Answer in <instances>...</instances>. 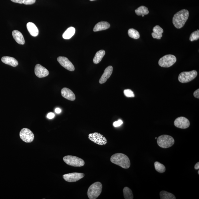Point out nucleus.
I'll use <instances>...</instances> for the list:
<instances>
[{
	"mask_svg": "<svg viewBox=\"0 0 199 199\" xmlns=\"http://www.w3.org/2000/svg\"><path fill=\"white\" fill-rule=\"evenodd\" d=\"M189 16V11L183 9L176 13L173 18V23L174 27L178 29L183 27L188 19Z\"/></svg>",
	"mask_w": 199,
	"mask_h": 199,
	"instance_id": "1",
	"label": "nucleus"
},
{
	"mask_svg": "<svg viewBox=\"0 0 199 199\" xmlns=\"http://www.w3.org/2000/svg\"><path fill=\"white\" fill-rule=\"evenodd\" d=\"M110 161L114 164L125 169L129 168L131 165L129 157L122 153H117L113 155L111 157Z\"/></svg>",
	"mask_w": 199,
	"mask_h": 199,
	"instance_id": "2",
	"label": "nucleus"
},
{
	"mask_svg": "<svg viewBox=\"0 0 199 199\" xmlns=\"http://www.w3.org/2000/svg\"><path fill=\"white\" fill-rule=\"evenodd\" d=\"M102 184L100 182H95L92 184L87 191V196L90 199L97 198L102 192Z\"/></svg>",
	"mask_w": 199,
	"mask_h": 199,
	"instance_id": "3",
	"label": "nucleus"
},
{
	"mask_svg": "<svg viewBox=\"0 0 199 199\" xmlns=\"http://www.w3.org/2000/svg\"><path fill=\"white\" fill-rule=\"evenodd\" d=\"M174 139L171 136L163 135L160 136L157 139V144L160 147L168 148L174 144Z\"/></svg>",
	"mask_w": 199,
	"mask_h": 199,
	"instance_id": "4",
	"label": "nucleus"
},
{
	"mask_svg": "<svg viewBox=\"0 0 199 199\" xmlns=\"http://www.w3.org/2000/svg\"><path fill=\"white\" fill-rule=\"evenodd\" d=\"M63 161L68 165L76 167L83 166L85 164L82 159L71 155L65 156L63 158Z\"/></svg>",
	"mask_w": 199,
	"mask_h": 199,
	"instance_id": "5",
	"label": "nucleus"
},
{
	"mask_svg": "<svg viewBox=\"0 0 199 199\" xmlns=\"http://www.w3.org/2000/svg\"><path fill=\"white\" fill-rule=\"evenodd\" d=\"M197 72L196 70L182 72L178 76V80L181 83L189 82L194 80L197 76Z\"/></svg>",
	"mask_w": 199,
	"mask_h": 199,
	"instance_id": "6",
	"label": "nucleus"
},
{
	"mask_svg": "<svg viewBox=\"0 0 199 199\" xmlns=\"http://www.w3.org/2000/svg\"><path fill=\"white\" fill-rule=\"evenodd\" d=\"M176 58L173 55H167L159 59V65L160 66L164 68H169L172 66L176 62Z\"/></svg>",
	"mask_w": 199,
	"mask_h": 199,
	"instance_id": "7",
	"label": "nucleus"
},
{
	"mask_svg": "<svg viewBox=\"0 0 199 199\" xmlns=\"http://www.w3.org/2000/svg\"><path fill=\"white\" fill-rule=\"evenodd\" d=\"M20 138L24 142L31 143L34 140V136L33 132L27 128L22 129L20 133Z\"/></svg>",
	"mask_w": 199,
	"mask_h": 199,
	"instance_id": "8",
	"label": "nucleus"
},
{
	"mask_svg": "<svg viewBox=\"0 0 199 199\" xmlns=\"http://www.w3.org/2000/svg\"><path fill=\"white\" fill-rule=\"evenodd\" d=\"M88 138L96 144L103 145L107 144V141L103 135L98 133H90L88 135Z\"/></svg>",
	"mask_w": 199,
	"mask_h": 199,
	"instance_id": "9",
	"label": "nucleus"
},
{
	"mask_svg": "<svg viewBox=\"0 0 199 199\" xmlns=\"http://www.w3.org/2000/svg\"><path fill=\"white\" fill-rule=\"evenodd\" d=\"M84 176L85 174L82 173H73L64 175L63 178L66 181L71 183L79 181Z\"/></svg>",
	"mask_w": 199,
	"mask_h": 199,
	"instance_id": "10",
	"label": "nucleus"
},
{
	"mask_svg": "<svg viewBox=\"0 0 199 199\" xmlns=\"http://www.w3.org/2000/svg\"><path fill=\"white\" fill-rule=\"evenodd\" d=\"M57 61L63 67L70 71H74L75 68L72 63L67 58L64 57H59L57 58Z\"/></svg>",
	"mask_w": 199,
	"mask_h": 199,
	"instance_id": "11",
	"label": "nucleus"
},
{
	"mask_svg": "<svg viewBox=\"0 0 199 199\" xmlns=\"http://www.w3.org/2000/svg\"><path fill=\"white\" fill-rule=\"evenodd\" d=\"M174 125L181 129H186L190 125V122L187 118L181 117L176 118L174 121Z\"/></svg>",
	"mask_w": 199,
	"mask_h": 199,
	"instance_id": "12",
	"label": "nucleus"
},
{
	"mask_svg": "<svg viewBox=\"0 0 199 199\" xmlns=\"http://www.w3.org/2000/svg\"><path fill=\"white\" fill-rule=\"evenodd\" d=\"M35 74L37 77L42 78L47 77L49 74V72L44 67L38 64L35 66Z\"/></svg>",
	"mask_w": 199,
	"mask_h": 199,
	"instance_id": "13",
	"label": "nucleus"
},
{
	"mask_svg": "<svg viewBox=\"0 0 199 199\" xmlns=\"http://www.w3.org/2000/svg\"><path fill=\"white\" fill-rule=\"evenodd\" d=\"M61 94L63 97L70 101H74L76 99L75 94L73 92L66 87H64L61 90Z\"/></svg>",
	"mask_w": 199,
	"mask_h": 199,
	"instance_id": "14",
	"label": "nucleus"
},
{
	"mask_svg": "<svg viewBox=\"0 0 199 199\" xmlns=\"http://www.w3.org/2000/svg\"><path fill=\"white\" fill-rule=\"evenodd\" d=\"M113 71V67L111 66H108L105 70L103 75L100 78L99 80V83L100 84L105 83L112 75Z\"/></svg>",
	"mask_w": 199,
	"mask_h": 199,
	"instance_id": "15",
	"label": "nucleus"
},
{
	"mask_svg": "<svg viewBox=\"0 0 199 199\" xmlns=\"http://www.w3.org/2000/svg\"><path fill=\"white\" fill-rule=\"evenodd\" d=\"M13 38L18 44L23 45L25 44V40L22 33L18 30H15L12 31Z\"/></svg>",
	"mask_w": 199,
	"mask_h": 199,
	"instance_id": "16",
	"label": "nucleus"
},
{
	"mask_svg": "<svg viewBox=\"0 0 199 199\" xmlns=\"http://www.w3.org/2000/svg\"><path fill=\"white\" fill-rule=\"evenodd\" d=\"M1 61L4 64L13 67H16L18 65V61L14 58L12 57H3L1 59Z\"/></svg>",
	"mask_w": 199,
	"mask_h": 199,
	"instance_id": "17",
	"label": "nucleus"
},
{
	"mask_svg": "<svg viewBox=\"0 0 199 199\" xmlns=\"http://www.w3.org/2000/svg\"><path fill=\"white\" fill-rule=\"evenodd\" d=\"M110 27V24L106 22H99L95 26L94 29V32L105 30L109 28Z\"/></svg>",
	"mask_w": 199,
	"mask_h": 199,
	"instance_id": "18",
	"label": "nucleus"
},
{
	"mask_svg": "<svg viewBox=\"0 0 199 199\" xmlns=\"http://www.w3.org/2000/svg\"><path fill=\"white\" fill-rule=\"evenodd\" d=\"M27 28L28 31L31 36L33 37L38 36L39 33L38 30L34 23L32 22H29L27 24Z\"/></svg>",
	"mask_w": 199,
	"mask_h": 199,
	"instance_id": "19",
	"label": "nucleus"
},
{
	"mask_svg": "<svg viewBox=\"0 0 199 199\" xmlns=\"http://www.w3.org/2000/svg\"><path fill=\"white\" fill-rule=\"evenodd\" d=\"M153 33H152V37L153 38L161 39L162 37V33L163 32V30L159 25L156 26L153 29Z\"/></svg>",
	"mask_w": 199,
	"mask_h": 199,
	"instance_id": "20",
	"label": "nucleus"
},
{
	"mask_svg": "<svg viewBox=\"0 0 199 199\" xmlns=\"http://www.w3.org/2000/svg\"><path fill=\"white\" fill-rule=\"evenodd\" d=\"M75 33V28L70 27L68 28L63 34V38L66 40L70 39L74 36Z\"/></svg>",
	"mask_w": 199,
	"mask_h": 199,
	"instance_id": "21",
	"label": "nucleus"
},
{
	"mask_svg": "<svg viewBox=\"0 0 199 199\" xmlns=\"http://www.w3.org/2000/svg\"><path fill=\"white\" fill-rule=\"evenodd\" d=\"M105 55V50H101L97 52L94 58V60H93V62H94V64H98L101 62Z\"/></svg>",
	"mask_w": 199,
	"mask_h": 199,
	"instance_id": "22",
	"label": "nucleus"
},
{
	"mask_svg": "<svg viewBox=\"0 0 199 199\" xmlns=\"http://www.w3.org/2000/svg\"><path fill=\"white\" fill-rule=\"evenodd\" d=\"M135 12L137 16H142V15H145L148 14L149 13V11L147 7L144 6H142L136 9Z\"/></svg>",
	"mask_w": 199,
	"mask_h": 199,
	"instance_id": "23",
	"label": "nucleus"
},
{
	"mask_svg": "<svg viewBox=\"0 0 199 199\" xmlns=\"http://www.w3.org/2000/svg\"><path fill=\"white\" fill-rule=\"evenodd\" d=\"M160 198L161 199H176L174 195L165 191H162L160 193Z\"/></svg>",
	"mask_w": 199,
	"mask_h": 199,
	"instance_id": "24",
	"label": "nucleus"
},
{
	"mask_svg": "<svg viewBox=\"0 0 199 199\" xmlns=\"http://www.w3.org/2000/svg\"><path fill=\"white\" fill-rule=\"evenodd\" d=\"M124 196L125 199H133V192L131 189L128 187H124L123 190Z\"/></svg>",
	"mask_w": 199,
	"mask_h": 199,
	"instance_id": "25",
	"label": "nucleus"
},
{
	"mask_svg": "<svg viewBox=\"0 0 199 199\" xmlns=\"http://www.w3.org/2000/svg\"><path fill=\"white\" fill-rule=\"evenodd\" d=\"M128 34L130 38L134 39H137L140 38L138 31L133 29H130L128 30Z\"/></svg>",
	"mask_w": 199,
	"mask_h": 199,
	"instance_id": "26",
	"label": "nucleus"
},
{
	"mask_svg": "<svg viewBox=\"0 0 199 199\" xmlns=\"http://www.w3.org/2000/svg\"><path fill=\"white\" fill-rule=\"evenodd\" d=\"M154 165H155V170L157 172L159 173H163L165 172V167L162 164L158 161H156L154 163Z\"/></svg>",
	"mask_w": 199,
	"mask_h": 199,
	"instance_id": "27",
	"label": "nucleus"
},
{
	"mask_svg": "<svg viewBox=\"0 0 199 199\" xmlns=\"http://www.w3.org/2000/svg\"><path fill=\"white\" fill-rule=\"evenodd\" d=\"M199 30H197L193 32L190 35L189 37V40L191 42H193L195 40H197L199 39Z\"/></svg>",
	"mask_w": 199,
	"mask_h": 199,
	"instance_id": "28",
	"label": "nucleus"
},
{
	"mask_svg": "<svg viewBox=\"0 0 199 199\" xmlns=\"http://www.w3.org/2000/svg\"><path fill=\"white\" fill-rule=\"evenodd\" d=\"M125 95L128 98L134 97L135 95L133 92L130 89H126L124 91Z\"/></svg>",
	"mask_w": 199,
	"mask_h": 199,
	"instance_id": "29",
	"label": "nucleus"
},
{
	"mask_svg": "<svg viewBox=\"0 0 199 199\" xmlns=\"http://www.w3.org/2000/svg\"><path fill=\"white\" fill-rule=\"evenodd\" d=\"M36 0H23V3L26 5H32L36 2Z\"/></svg>",
	"mask_w": 199,
	"mask_h": 199,
	"instance_id": "30",
	"label": "nucleus"
},
{
	"mask_svg": "<svg viewBox=\"0 0 199 199\" xmlns=\"http://www.w3.org/2000/svg\"><path fill=\"white\" fill-rule=\"evenodd\" d=\"M122 124V121L121 120H119L117 121L114 122V123H113V125H114V127H118V126L121 125Z\"/></svg>",
	"mask_w": 199,
	"mask_h": 199,
	"instance_id": "31",
	"label": "nucleus"
},
{
	"mask_svg": "<svg viewBox=\"0 0 199 199\" xmlns=\"http://www.w3.org/2000/svg\"><path fill=\"white\" fill-rule=\"evenodd\" d=\"M55 114L53 113H48L47 116V117L50 119L53 118L55 117Z\"/></svg>",
	"mask_w": 199,
	"mask_h": 199,
	"instance_id": "32",
	"label": "nucleus"
},
{
	"mask_svg": "<svg viewBox=\"0 0 199 199\" xmlns=\"http://www.w3.org/2000/svg\"><path fill=\"white\" fill-rule=\"evenodd\" d=\"M194 96L195 98H199V89L195 91L194 93Z\"/></svg>",
	"mask_w": 199,
	"mask_h": 199,
	"instance_id": "33",
	"label": "nucleus"
},
{
	"mask_svg": "<svg viewBox=\"0 0 199 199\" xmlns=\"http://www.w3.org/2000/svg\"><path fill=\"white\" fill-rule=\"evenodd\" d=\"M10 1L14 3L22 4L23 3V0H10Z\"/></svg>",
	"mask_w": 199,
	"mask_h": 199,
	"instance_id": "34",
	"label": "nucleus"
},
{
	"mask_svg": "<svg viewBox=\"0 0 199 199\" xmlns=\"http://www.w3.org/2000/svg\"><path fill=\"white\" fill-rule=\"evenodd\" d=\"M55 112L57 114H59L61 112V109H60L57 108L55 109Z\"/></svg>",
	"mask_w": 199,
	"mask_h": 199,
	"instance_id": "35",
	"label": "nucleus"
},
{
	"mask_svg": "<svg viewBox=\"0 0 199 199\" xmlns=\"http://www.w3.org/2000/svg\"><path fill=\"white\" fill-rule=\"evenodd\" d=\"M194 168L196 170H198L199 169V162L197 163L195 165Z\"/></svg>",
	"mask_w": 199,
	"mask_h": 199,
	"instance_id": "36",
	"label": "nucleus"
},
{
	"mask_svg": "<svg viewBox=\"0 0 199 199\" xmlns=\"http://www.w3.org/2000/svg\"><path fill=\"white\" fill-rule=\"evenodd\" d=\"M90 1H95V0H90Z\"/></svg>",
	"mask_w": 199,
	"mask_h": 199,
	"instance_id": "37",
	"label": "nucleus"
},
{
	"mask_svg": "<svg viewBox=\"0 0 199 199\" xmlns=\"http://www.w3.org/2000/svg\"><path fill=\"white\" fill-rule=\"evenodd\" d=\"M142 16L143 17H144V15H142Z\"/></svg>",
	"mask_w": 199,
	"mask_h": 199,
	"instance_id": "38",
	"label": "nucleus"
},
{
	"mask_svg": "<svg viewBox=\"0 0 199 199\" xmlns=\"http://www.w3.org/2000/svg\"><path fill=\"white\" fill-rule=\"evenodd\" d=\"M198 174H199V170L198 171Z\"/></svg>",
	"mask_w": 199,
	"mask_h": 199,
	"instance_id": "39",
	"label": "nucleus"
},
{
	"mask_svg": "<svg viewBox=\"0 0 199 199\" xmlns=\"http://www.w3.org/2000/svg\"><path fill=\"white\" fill-rule=\"evenodd\" d=\"M157 139V137H155V139Z\"/></svg>",
	"mask_w": 199,
	"mask_h": 199,
	"instance_id": "40",
	"label": "nucleus"
}]
</instances>
